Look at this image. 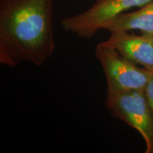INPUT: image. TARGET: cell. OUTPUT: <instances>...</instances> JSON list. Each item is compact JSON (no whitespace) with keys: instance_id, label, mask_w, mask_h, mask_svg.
<instances>
[{"instance_id":"6da1fadb","label":"cell","mask_w":153,"mask_h":153,"mask_svg":"<svg viewBox=\"0 0 153 153\" xmlns=\"http://www.w3.org/2000/svg\"><path fill=\"white\" fill-rule=\"evenodd\" d=\"M55 50L53 0H0V63L43 65Z\"/></svg>"},{"instance_id":"7a4b0ae2","label":"cell","mask_w":153,"mask_h":153,"mask_svg":"<svg viewBox=\"0 0 153 153\" xmlns=\"http://www.w3.org/2000/svg\"><path fill=\"white\" fill-rule=\"evenodd\" d=\"M105 105L114 117L140 134L145 152L153 153V114L144 90L107 91Z\"/></svg>"},{"instance_id":"3957f363","label":"cell","mask_w":153,"mask_h":153,"mask_svg":"<svg viewBox=\"0 0 153 153\" xmlns=\"http://www.w3.org/2000/svg\"><path fill=\"white\" fill-rule=\"evenodd\" d=\"M95 55L107 84V91L144 90L153 72L123 56L106 42L96 46Z\"/></svg>"},{"instance_id":"277c9868","label":"cell","mask_w":153,"mask_h":153,"mask_svg":"<svg viewBox=\"0 0 153 153\" xmlns=\"http://www.w3.org/2000/svg\"><path fill=\"white\" fill-rule=\"evenodd\" d=\"M153 0H95L90 8L80 14L65 17L62 28L84 39L92 38L104 29L106 23L117 15L135 7H142Z\"/></svg>"},{"instance_id":"5b68a950","label":"cell","mask_w":153,"mask_h":153,"mask_svg":"<svg viewBox=\"0 0 153 153\" xmlns=\"http://www.w3.org/2000/svg\"><path fill=\"white\" fill-rule=\"evenodd\" d=\"M105 42L137 65L153 72V35H135L128 31L110 33Z\"/></svg>"},{"instance_id":"8992f818","label":"cell","mask_w":153,"mask_h":153,"mask_svg":"<svg viewBox=\"0 0 153 153\" xmlns=\"http://www.w3.org/2000/svg\"><path fill=\"white\" fill-rule=\"evenodd\" d=\"M104 29L110 33L137 30L153 35V1L133 12L117 15L106 23Z\"/></svg>"},{"instance_id":"52a82bcc","label":"cell","mask_w":153,"mask_h":153,"mask_svg":"<svg viewBox=\"0 0 153 153\" xmlns=\"http://www.w3.org/2000/svg\"><path fill=\"white\" fill-rule=\"evenodd\" d=\"M144 92L153 114V74L145 88Z\"/></svg>"}]
</instances>
